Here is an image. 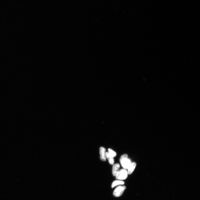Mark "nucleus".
<instances>
[{
    "label": "nucleus",
    "mask_w": 200,
    "mask_h": 200,
    "mask_svg": "<svg viewBox=\"0 0 200 200\" xmlns=\"http://www.w3.org/2000/svg\"><path fill=\"white\" fill-rule=\"evenodd\" d=\"M106 149L103 147H101L100 149V158L103 161H105L106 160Z\"/></svg>",
    "instance_id": "4"
},
{
    "label": "nucleus",
    "mask_w": 200,
    "mask_h": 200,
    "mask_svg": "<svg viewBox=\"0 0 200 200\" xmlns=\"http://www.w3.org/2000/svg\"><path fill=\"white\" fill-rule=\"evenodd\" d=\"M106 158L108 159L109 163L110 165H113L114 163V158L110 156L108 152L106 153Z\"/></svg>",
    "instance_id": "7"
},
{
    "label": "nucleus",
    "mask_w": 200,
    "mask_h": 200,
    "mask_svg": "<svg viewBox=\"0 0 200 200\" xmlns=\"http://www.w3.org/2000/svg\"><path fill=\"white\" fill-rule=\"evenodd\" d=\"M120 162L122 167L124 169H128L132 163L131 160L128 158V155L127 154H124L121 156Z\"/></svg>",
    "instance_id": "1"
},
{
    "label": "nucleus",
    "mask_w": 200,
    "mask_h": 200,
    "mask_svg": "<svg viewBox=\"0 0 200 200\" xmlns=\"http://www.w3.org/2000/svg\"><path fill=\"white\" fill-rule=\"evenodd\" d=\"M126 189V187L125 186L118 187L114 190L113 193V195L116 197L121 196Z\"/></svg>",
    "instance_id": "3"
},
{
    "label": "nucleus",
    "mask_w": 200,
    "mask_h": 200,
    "mask_svg": "<svg viewBox=\"0 0 200 200\" xmlns=\"http://www.w3.org/2000/svg\"><path fill=\"white\" fill-rule=\"evenodd\" d=\"M136 166V164L135 162L132 163L128 168V174L130 175L132 174L134 171Z\"/></svg>",
    "instance_id": "6"
},
{
    "label": "nucleus",
    "mask_w": 200,
    "mask_h": 200,
    "mask_svg": "<svg viewBox=\"0 0 200 200\" xmlns=\"http://www.w3.org/2000/svg\"><path fill=\"white\" fill-rule=\"evenodd\" d=\"M128 174V172L126 170L122 169L119 170L115 177L117 180H124L127 178Z\"/></svg>",
    "instance_id": "2"
},
{
    "label": "nucleus",
    "mask_w": 200,
    "mask_h": 200,
    "mask_svg": "<svg viewBox=\"0 0 200 200\" xmlns=\"http://www.w3.org/2000/svg\"><path fill=\"white\" fill-rule=\"evenodd\" d=\"M125 183L123 181L120 180H116L112 183L111 185L112 188H113L116 186L119 185H122L124 184Z\"/></svg>",
    "instance_id": "8"
},
{
    "label": "nucleus",
    "mask_w": 200,
    "mask_h": 200,
    "mask_svg": "<svg viewBox=\"0 0 200 200\" xmlns=\"http://www.w3.org/2000/svg\"><path fill=\"white\" fill-rule=\"evenodd\" d=\"M120 167L118 164H116L113 165L112 168V174L113 176L116 177L117 173L118 172Z\"/></svg>",
    "instance_id": "5"
},
{
    "label": "nucleus",
    "mask_w": 200,
    "mask_h": 200,
    "mask_svg": "<svg viewBox=\"0 0 200 200\" xmlns=\"http://www.w3.org/2000/svg\"><path fill=\"white\" fill-rule=\"evenodd\" d=\"M108 151L109 154L113 158H114V157H115L116 156V153L112 150L111 149H108Z\"/></svg>",
    "instance_id": "9"
}]
</instances>
